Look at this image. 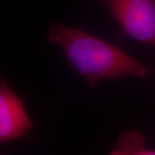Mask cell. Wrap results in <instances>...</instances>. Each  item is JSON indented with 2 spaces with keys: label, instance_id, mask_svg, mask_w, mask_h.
<instances>
[{
  "label": "cell",
  "instance_id": "2",
  "mask_svg": "<svg viewBox=\"0 0 155 155\" xmlns=\"http://www.w3.org/2000/svg\"><path fill=\"white\" fill-rule=\"evenodd\" d=\"M122 31L155 48V0H100Z\"/></svg>",
  "mask_w": 155,
  "mask_h": 155
},
{
  "label": "cell",
  "instance_id": "1",
  "mask_svg": "<svg viewBox=\"0 0 155 155\" xmlns=\"http://www.w3.org/2000/svg\"><path fill=\"white\" fill-rule=\"evenodd\" d=\"M51 44L58 46L69 63L90 87L102 81L123 78L146 79L151 69L126 51L97 37L82 28L54 23L48 35Z\"/></svg>",
  "mask_w": 155,
  "mask_h": 155
},
{
  "label": "cell",
  "instance_id": "3",
  "mask_svg": "<svg viewBox=\"0 0 155 155\" xmlns=\"http://www.w3.org/2000/svg\"><path fill=\"white\" fill-rule=\"evenodd\" d=\"M33 127L24 100L0 77V145L25 137Z\"/></svg>",
  "mask_w": 155,
  "mask_h": 155
},
{
  "label": "cell",
  "instance_id": "4",
  "mask_svg": "<svg viewBox=\"0 0 155 155\" xmlns=\"http://www.w3.org/2000/svg\"><path fill=\"white\" fill-rule=\"evenodd\" d=\"M110 153L113 155H155V148L147 147V140L143 134L137 130H128L120 135Z\"/></svg>",
  "mask_w": 155,
  "mask_h": 155
}]
</instances>
